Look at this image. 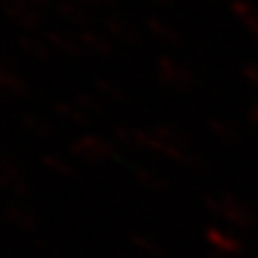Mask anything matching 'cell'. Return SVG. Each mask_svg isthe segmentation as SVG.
<instances>
[{"label":"cell","instance_id":"cell-22","mask_svg":"<svg viewBox=\"0 0 258 258\" xmlns=\"http://www.w3.org/2000/svg\"><path fill=\"white\" fill-rule=\"evenodd\" d=\"M41 163L49 169V171H53L55 175H61V177H70V175H74V169L63 161V159H59V157H55V155H45L43 159H41Z\"/></svg>","mask_w":258,"mask_h":258},{"label":"cell","instance_id":"cell-12","mask_svg":"<svg viewBox=\"0 0 258 258\" xmlns=\"http://www.w3.org/2000/svg\"><path fill=\"white\" fill-rule=\"evenodd\" d=\"M104 25H106L108 33H110L114 39L122 41V43L137 45L139 39H141L139 33H137V29H135L133 25H128L126 21H120V19H116V17H108V19L104 21Z\"/></svg>","mask_w":258,"mask_h":258},{"label":"cell","instance_id":"cell-7","mask_svg":"<svg viewBox=\"0 0 258 258\" xmlns=\"http://www.w3.org/2000/svg\"><path fill=\"white\" fill-rule=\"evenodd\" d=\"M5 13L9 15V19L13 23H17L19 27H25V29H37L43 19V13L29 9V7H19V5H5Z\"/></svg>","mask_w":258,"mask_h":258},{"label":"cell","instance_id":"cell-18","mask_svg":"<svg viewBox=\"0 0 258 258\" xmlns=\"http://www.w3.org/2000/svg\"><path fill=\"white\" fill-rule=\"evenodd\" d=\"M7 220H9V224H13L19 230H33L35 228V218L27 210H23L21 206H9L7 208Z\"/></svg>","mask_w":258,"mask_h":258},{"label":"cell","instance_id":"cell-20","mask_svg":"<svg viewBox=\"0 0 258 258\" xmlns=\"http://www.w3.org/2000/svg\"><path fill=\"white\" fill-rule=\"evenodd\" d=\"M135 177H137V181L143 185V187H147V189H153V191H163L165 187H167V181L163 179V177H159V175H155V173H151V171H147V169H135Z\"/></svg>","mask_w":258,"mask_h":258},{"label":"cell","instance_id":"cell-10","mask_svg":"<svg viewBox=\"0 0 258 258\" xmlns=\"http://www.w3.org/2000/svg\"><path fill=\"white\" fill-rule=\"evenodd\" d=\"M145 27H147V31L157 41H163L167 45H179V43H183V37L179 35V31H175L171 25H167V23H163L159 19H153V17L145 19Z\"/></svg>","mask_w":258,"mask_h":258},{"label":"cell","instance_id":"cell-5","mask_svg":"<svg viewBox=\"0 0 258 258\" xmlns=\"http://www.w3.org/2000/svg\"><path fill=\"white\" fill-rule=\"evenodd\" d=\"M78 43L82 45V49L92 51V53H98L100 57H112L116 53L112 41L104 39L102 35H98V33H94L90 29H82L78 33Z\"/></svg>","mask_w":258,"mask_h":258},{"label":"cell","instance_id":"cell-15","mask_svg":"<svg viewBox=\"0 0 258 258\" xmlns=\"http://www.w3.org/2000/svg\"><path fill=\"white\" fill-rule=\"evenodd\" d=\"M19 47H21L25 53H29V55H33V57H37V59H41V61H49V59H51L49 45H47L45 41H39V39L31 37V35H21V37H19Z\"/></svg>","mask_w":258,"mask_h":258},{"label":"cell","instance_id":"cell-1","mask_svg":"<svg viewBox=\"0 0 258 258\" xmlns=\"http://www.w3.org/2000/svg\"><path fill=\"white\" fill-rule=\"evenodd\" d=\"M206 208L210 212H214L216 216L224 218L226 222L238 226V228H252L254 226V216L252 212L234 196H230V193H226V196L222 198H210L206 196Z\"/></svg>","mask_w":258,"mask_h":258},{"label":"cell","instance_id":"cell-29","mask_svg":"<svg viewBox=\"0 0 258 258\" xmlns=\"http://www.w3.org/2000/svg\"><path fill=\"white\" fill-rule=\"evenodd\" d=\"M151 3H153V5H163V7H169V5L173 3V0H151Z\"/></svg>","mask_w":258,"mask_h":258},{"label":"cell","instance_id":"cell-3","mask_svg":"<svg viewBox=\"0 0 258 258\" xmlns=\"http://www.w3.org/2000/svg\"><path fill=\"white\" fill-rule=\"evenodd\" d=\"M70 153L86 161H104L116 157L114 145L100 137H82L70 145Z\"/></svg>","mask_w":258,"mask_h":258},{"label":"cell","instance_id":"cell-26","mask_svg":"<svg viewBox=\"0 0 258 258\" xmlns=\"http://www.w3.org/2000/svg\"><path fill=\"white\" fill-rule=\"evenodd\" d=\"M248 120L258 128V104H254V106L248 110Z\"/></svg>","mask_w":258,"mask_h":258},{"label":"cell","instance_id":"cell-4","mask_svg":"<svg viewBox=\"0 0 258 258\" xmlns=\"http://www.w3.org/2000/svg\"><path fill=\"white\" fill-rule=\"evenodd\" d=\"M3 185L7 191H11L17 198L29 196V187H27V181L23 177V171L7 155L3 157Z\"/></svg>","mask_w":258,"mask_h":258},{"label":"cell","instance_id":"cell-13","mask_svg":"<svg viewBox=\"0 0 258 258\" xmlns=\"http://www.w3.org/2000/svg\"><path fill=\"white\" fill-rule=\"evenodd\" d=\"M57 15L63 17L72 25H82V27L90 25V21H92V13L84 5H76V3H59Z\"/></svg>","mask_w":258,"mask_h":258},{"label":"cell","instance_id":"cell-11","mask_svg":"<svg viewBox=\"0 0 258 258\" xmlns=\"http://www.w3.org/2000/svg\"><path fill=\"white\" fill-rule=\"evenodd\" d=\"M232 13L240 19V23L254 35L258 37V9L254 5H250L248 0H234L230 5Z\"/></svg>","mask_w":258,"mask_h":258},{"label":"cell","instance_id":"cell-6","mask_svg":"<svg viewBox=\"0 0 258 258\" xmlns=\"http://www.w3.org/2000/svg\"><path fill=\"white\" fill-rule=\"evenodd\" d=\"M0 84H3L5 92H9L11 96H17V98H27L31 94V88L25 82V78L17 70H13L9 63H5V66L0 68Z\"/></svg>","mask_w":258,"mask_h":258},{"label":"cell","instance_id":"cell-16","mask_svg":"<svg viewBox=\"0 0 258 258\" xmlns=\"http://www.w3.org/2000/svg\"><path fill=\"white\" fill-rule=\"evenodd\" d=\"M92 86H94V90L98 92V94H102L104 98H108V100H112V102H126L128 100V96H126V92L118 86V84H114V82H110V80H104V78H96L94 82H92Z\"/></svg>","mask_w":258,"mask_h":258},{"label":"cell","instance_id":"cell-8","mask_svg":"<svg viewBox=\"0 0 258 258\" xmlns=\"http://www.w3.org/2000/svg\"><path fill=\"white\" fill-rule=\"evenodd\" d=\"M45 43L49 45V47H53L55 51H59V53H66L68 57H80L82 55V45L78 43V39L74 41V39H70L68 35H63V33H59V31H55V29H49L47 33H45Z\"/></svg>","mask_w":258,"mask_h":258},{"label":"cell","instance_id":"cell-25","mask_svg":"<svg viewBox=\"0 0 258 258\" xmlns=\"http://www.w3.org/2000/svg\"><path fill=\"white\" fill-rule=\"evenodd\" d=\"M242 76L246 78V82H248L250 86L258 88V63H254V61L246 63V66L242 68Z\"/></svg>","mask_w":258,"mask_h":258},{"label":"cell","instance_id":"cell-28","mask_svg":"<svg viewBox=\"0 0 258 258\" xmlns=\"http://www.w3.org/2000/svg\"><path fill=\"white\" fill-rule=\"evenodd\" d=\"M210 258H230L228 254H224V252H218V250H214L212 254H210Z\"/></svg>","mask_w":258,"mask_h":258},{"label":"cell","instance_id":"cell-23","mask_svg":"<svg viewBox=\"0 0 258 258\" xmlns=\"http://www.w3.org/2000/svg\"><path fill=\"white\" fill-rule=\"evenodd\" d=\"M131 242L135 248H139L141 252L145 254H151V256H159L161 254V246L157 242H153L151 238L147 236H141V234H131Z\"/></svg>","mask_w":258,"mask_h":258},{"label":"cell","instance_id":"cell-17","mask_svg":"<svg viewBox=\"0 0 258 258\" xmlns=\"http://www.w3.org/2000/svg\"><path fill=\"white\" fill-rule=\"evenodd\" d=\"M21 122H23V126H25V131H29L31 135H35V137H39V139H51V137H53L51 124H49L47 120L35 116V114H25V116L21 118Z\"/></svg>","mask_w":258,"mask_h":258},{"label":"cell","instance_id":"cell-30","mask_svg":"<svg viewBox=\"0 0 258 258\" xmlns=\"http://www.w3.org/2000/svg\"><path fill=\"white\" fill-rule=\"evenodd\" d=\"M254 39H256V43H258V37H254Z\"/></svg>","mask_w":258,"mask_h":258},{"label":"cell","instance_id":"cell-14","mask_svg":"<svg viewBox=\"0 0 258 258\" xmlns=\"http://www.w3.org/2000/svg\"><path fill=\"white\" fill-rule=\"evenodd\" d=\"M53 110H55L57 116L70 120L72 124H78V126L88 124V114H86L76 102H74V104H70V102H57V104L53 106Z\"/></svg>","mask_w":258,"mask_h":258},{"label":"cell","instance_id":"cell-2","mask_svg":"<svg viewBox=\"0 0 258 258\" xmlns=\"http://www.w3.org/2000/svg\"><path fill=\"white\" fill-rule=\"evenodd\" d=\"M157 74H159V80L167 88L179 90V92L189 90L193 86V82H196L191 70H187L183 63H179L173 57H159V61H157Z\"/></svg>","mask_w":258,"mask_h":258},{"label":"cell","instance_id":"cell-21","mask_svg":"<svg viewBox=\"0 0 258 258\" xmlns=\"http://www.w3.org/2000/svg\"><path fill=\"white\" fill-rule=\"evenodd\" d=\"M76 104H78L86 114H104V112H106L104 104H102L98 98H94V96H90V94H86V92L76 94Z\"/></svg>","mask_w":258,"mask_h":258},{"label":"cell","instance_id":"cell-27","mask_svg":"<svg viewBox=\"0 0 258 258\" xmlns=\"http://www.w3.org/2000/svg\"><path fill=\"white\" fill-rule=\"evenodd\" d=\"M82 3H88V5H100V7H112V5H116V0H82Z\"/></svg>","mask_w":258,"mask_h":258},{"label":"cell","instance_id":"cell-24","mask_svg":"<svg viewBox=\"0 0 258 258\" xmlns=\"http://www.w3.org/2000/svg\"><path fill=\"white\" fill-rule=\"evenodd\" d=\"M5 5H19V7H29V9H35V11H39V13H43L45 15V11H47V0H3Z\"/></svg>","mask_w":258,"mask_h":258},{"label":"cell","instance_id":"cell-9","mask_svg":"<svg viewBox=\"0 0 258 258\" xmlns=\"http://www.w3.org/2000/svg\"><path fill=\"white\" fill-rule=\"evenodd\" d=\"M206 236H208V242L212 244V248L218 250V252H224V254H228V256L242 252V242H240L238 238H234V236H230V234L218 230V228H210V230L206 232Z\"/></svg>","mask_w":258,"mask_h":258},{"label":"cell","instance_id":"cell-19","mask_svg":"<svg viewBox=\"0 0 258 258\" xmlns=\"http://www.w3.org/2000/svg\"><path fill=\"white\" fill-rule=\"evenodd\" d=\"M208 128H210V131H212L220 141H224V143H236V141H238V133L234 131V128H232L228 122H224V120L210 118V120H208Z\"/></svg>","mask_w":258,"mask_h":258}]
</instances>
